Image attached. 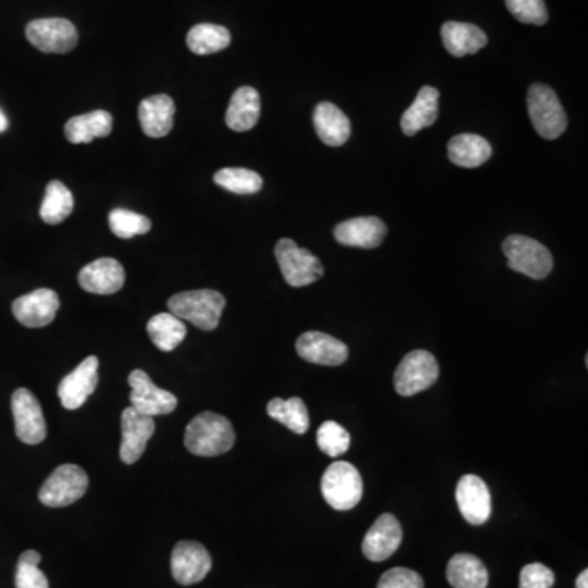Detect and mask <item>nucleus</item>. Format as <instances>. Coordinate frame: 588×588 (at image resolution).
Wrapping results in <instances>:
<instances>
[{
    "label": "nucleus",
    "mask_w": 588,
    "mask_h": 588,
    "mask_svg": "<svg viewBox=\"0 0 588 588\" xmlns=\"http://www.w3.org/2000/svg\"><path fill=\"white\" fill-rule=\"evenodd\" d=\"M446 579L453 588H487L489 572L479 557L456 554L448 562Z\"/></svg>",
    "instance_id": "cd10ccee"
},
{
    "label": "nucleus",
    "mask_w": 588,
    "mask_h": 588,
    "mask_svg": "<svg viewBox=\"0 0 588 588\" xmlns=\"http://www.w3.org/2000/svg\"><path fill=\"white\" fill-rule=\"evenodd\" d=\"M211 566L210 553L196 541H180L170 557L172 575L182 585L198 584L211 571Z\"/></svg>",
    "instance_id": "f8f14e48"
},
{
    "label": "nucleus",
    "mask_w": 588,
    "mask_h": 588,
    "mask_svg": "<svg viewBox=\"0 0 588 588\" xmlns=\"http://www.w3.org/2000/svg\"><path fill=\"white\" fill-rule=\"evenodd\" d=\"M82 290L94 294H113L125 285V268L115 259H98L85 265L79 273Z\"/></svg>",
    "instance_id": "aec40b11"
},
{
    "label": "nucleus",
    "mask_w": 588,
    "mask_h": 588,
    "mask_svg": "<svg viewBox=\"0 0 588 588\" xmlns=\"http://www.w3.org/2000/svg\"><path fill=\"white\" fill-rule=\"evenodd\" d=\"M9 128V120H7V116L5 113L0 110V133H4Z\"/></svg>",
    "instance_id": "79ce46f5"
},
{
    "label": "nucleus",
    "mask_w": 588,
    "mask_h": 588,
    "mask_svg": "<svg viewBox=\"0 0 588 588\" xmlns=\"http://www.w3.org/2000/svg\"><path fill=\"white\" fill-rule=\"evenodd\" d=\"M187 45L190 51L198 56L219 53L231 45V33L228 28L221 25L200 23L188 32Z\"/></svg>",
    "instance_id": "7c9ffc66"
},
{
    "label": "nucleus",
    "mask_w": 588,
    "mask_h": 588,
    "mask_svg": "<svg viewBox=\"0 0 588 588\" xmlns=\"http://www.w3.org/2000/svg\"><path fill=\"white\" fill-rule=\"evenodd\" d=\"M508 267L533 280H543L553 270V255L541 242L526 236H510L502 244Z\"/></svg>",
    "instance_id": "39448f33"
},
{
    "label": "nucleus",
    "mask_w": 588,
    "mask_h": 588,
    "mask_svg": "<svg viewBox=\"0 0 588 588\" xmlns=\"http://www.w3.org/2000/svg\"><path fill=\"white\" fill-rule=\"evenodd\" d=\"M376 588H424V579L415 571L396 567L381 575Z\"/></svg>",
    "instance_id": "e433bc0d"
},
{
    "label": "nucleus",
    "mask_w": 588,
    "mask_h": 588,
    "mask_svg": "<svg viewBox=\"0 0 588 588\" xmlns=\"http://www.w3.org/2000/svg\"><path fill=\"white\" fill-rule=\"evenodd\" d=\"M556 582L554 572L543 564H528L520 574V588H551Z\"/></svg>",
    "instance_id": "4c0bfd02"
},
{
    "label": "nucleus",
    "mask_w": 588,
    "mask_h": 588,
    "mask_svg": "<svg viewBox=\"0 0 588 588\" xmlns=\"http://www.w3.org/2000/svg\"><path fill=\"white\" fill-rule=\"evenodd\" d=\"M89 489V476L76 464H64L54 469L53 474L41 486L40 502L46 507L59 508L74 504L84 497Z\"/></svg>",
    "instance_id": "6e6552de"
},
{
    "label": "nucleus",
    "mask_w": 588,
    "mask_h": 588,
    "mask_svg": "<svg viewBox=\"0 0 588 588\" xmlns=\"http://www.w3.org/2000/svg\"><path fill=\"white\" fill-rule=\"evenodd\" d=\"M314 128L322 143L332 147L343 146L352 134L348 116L330 102L317 105L314 110Z\"/></svg>",
    "instance_id": "4be33fe9"
},
{
    "label": "nucleus",
    "mask_w": 588,
    "mask_h": 588,
    "mask_svg": "<svg viewBox=\"0 0 588 588\" xmlns=\"http://www.w3.org/2000/svg\"><path fill=\"white\" fill-rule=\"evenodd\" d=\"M441 40L446 51L455 58L476 54L487 45L486 33L471 23L446 22L441 27Z\"/></svg>",
    "instance_id": "5701e85b"
},
{
    "label": "nucleus",
    "mask_w": 588,
    "mask_h": 588,
    "mask_svg": "<svg viewBox=\"0 0 588 588\" xmlns=\"http://www.w3.org/2000/svg\"><path fill=\"white\" fill-rule=\"evenodd\" d=\"M15 587L17 588H49L46 575L38 569V566L18 561L17 574H15Z\"/></svg>",
    "instance_id": "58836bf2"
},
{
    "label": "nucleus",
    "mask_w": 588,
    "mask_h": 588,
    "mask_svg": "<svg viewBox=\"0 0 588 588\" xmlns=\"http://www.w3.org/2000/svg\"><path fill=\"white\" fill-rule=\"evenodd\" d=\"M108 224L113 234L120 239H131L151 231V219L125 208H116L108 214Z\"/></svg>",
    "instance_id": "72a5a7b5"
},
{
    "label": "nucleus",
    "mask_w": 588,
    "mask_h": 588,
    "mask_svg": "<svg viewBox=\"0 0 588 588\" xmlns=\"http://www.w3.org/2000/svg\"><path fill=\"white\" fill-rule=\"evenodd\" d=\"M167 306L169 311L182 321L210 332L219 326L226 308V298L214 290L185 291L172 296Z\"/></svg>",
    "instance_id": "f03ea898"
},
{
    "label": "nucleus",
    "mask_w": 588,
    "mask_h": 588,
    "mask_svg": "<svg viewBox=\"0 0 588 588\" xmlns=\"http://www.w3.org/2000/svg\"><path fill=\"white\" fill-rule=\"evenodd\" d=\"M440 376L437 358L427 350H414L402 358L394 373V388L399 396L410 397L432 388Z\"/></svg>",
    "instance_id": "0eeeda50"
},
{
    "label": "nucleus",
    "mask_w": 588,
    "mask_h": 588,
    "mask_svg": "<svg viewBox=\"0 0 588 588\" xmlns=\"http://www.w3.org/2000/svg\"><path fill=\"white\" fill-rule=\"evenodd\" d=\"M317 446L330 458H339L350 448V433L334 420H327L317 430Z\"/></svg>",
    "instance_id": "f704fd0d"
},
{
    "label": "nucleus",
    "mask_w": 588,
    "mask_h": 588,
    "mask_svg": "<svg viewBox=\"0 0 588 588\" xmlns=\"http://www.w3.org/2000/svg\"><path fill=\"white\" fill-rule=\"evenodd\" d=\"M492 156V147L479 134H458L448 143V157L453 164L464 169H476Z\"/></svg>",
    "instance_id": "bb28decb"
},
{
    "label": "nucleus",
    "mask_w": 588,
    "mask_h": 588,
    "mask_svg": "<svg viewBox=\"0 0 588 588\" xmlns=\"http://www.w3.org/2000/svg\"><path fill=\"white\" fill-rule=\"evenodd\" d=\"M321 490L327 504L339 512L357 507L363 497V479L347 461H335L322 476Z\"/></svg>",
    "instance_id": "7ed1b4c3"
},
{
    "label": "nucleus",
    "mask_w": 588,
    "mask_h": 588,
    "mask_svg": "<svg viewBox=\"0 0 588 588\" xmlns=\"http://www.w3.org/2000/svg\"><path fill=\"white\" fill-rule=\"evenodd\" d=\"M128 383L131 386V407L139 414L156 417L172 414L177 409V397L172 392L157 388L143 370L131 371Z\"/></svg>",
    "instance_id": "9b49d317"
},
{
    "label": "nucleus",
    "mask_w": 588,
    "mask_h": 588,
    "mask_svg": "<svg viewBox=\"0 0 588 588\" xmlns=\"http://www.w3.org/2000/svg\"><path fill=\"white\" fill-rule=\"evenodd\" d=\"M214 183L236 195H254L263 187V180L257 172L241 167H226L214 174Z\"/></svg>",
    "instance_id": "473e14b6"
},
{
    "label": "nucleus",
    "mask_w": 588,
    "mask_h": 588,
    "mask_svg": "<svg viewBox=\"0 0 588 588\" xmlns=\"http://www.w3.org/2000/svg\"><path fill=\"white\" fill-rule=\"evenodd\" d=\"M456 504L464 520L471 525H484L492 515L489 487L476 474H466L459 479Z\"/></svg>",
    "instance_id": "ddd939ff"
},
{
    "label": "nucleus",
    "mask_w": 588,
    "mask_h": 588,
    "mask_svg": "<svg viewBox=\"0 0 588 588\" xmlns=\"http://www.w3.org/2000/svg\"><path fill=\"white\" fill-rule=\"evenodd\" d=\"M275 257L280 265L281 275L293 288L312 285L324 277V267L316 255L308 249H301L291 239H281L275 245Z\"/></svg>",
    "instance_id": "423d86ee"
},
{
    "label": "nucleus",
    "mask_w": 588,
    "mask_h": 588,
    "mask_svg": "<svg viewBox=\"0 0 588 588\" xmlns=\"http://www.w3.org/2000/svg\"><path fill=\"white\" fill-rule=\"evenodd\" d=\"M175 103L169 95H152L139 105V123L149 138H164L174 128Z\"/></svg>",
    "instance_id": "412c9836"
},
{
    "label": "nucleus",
    "mask_w": 588,
    "mask_h": 588,
    "mask_svg": "<svg viewBox=\"0 0 588 588\" xmlns=\"http://www.w3.org/2000/svg\"><path fill=\"white\" fill-rule=\"evenodd\" d=\"M156 432L154 419L149 415L139 414L133 407L123 410L121 414L120 458L125 464L138 463L146 450L147 441Z\"/></svg>",
    "instance_id": "4468645a"
},
{
    "label": "nucleus",
    "mask_w": 588,
    "mask_h": 588,
    "mask_svg": "<svg viewBox=\"0 0 588 588\" xmlns=\"http://www.w3.org/2000/svg\"><path fill=\"white\" fill-rule=\"evenodd\" d=\"M526 103L531 123L541 138L557 139L566 131V112L551 87L544 84L531 85Z\"/></svg>",
    "instance_id": "20e7f679"
},
{
    "label": "nucleus",
    "mask_w": 588,
    "mask_h": 588,
    "mask_svg": "<svg viewBox=\"0 0 588 588\" xmlns=\"http://www.w3.org/2000/svg\"><path fill=\"white\" fill-rule=\"evenodd\" d=\"M402 543L401 523L391 513H384L373 523L365 539L363 554L373 562H383L396 553Z\"/></svg>",
    "instance_id": "f3484780"
},
{
    "label": "nucleus",
    "mask_w": 588,
    "mask_h": 588,
    "mask_svg": "<svg viewBox=\"0 0 588 588\" xmlns=\"http://www.w3.org/2000/svg\"><path fill=\"white\" fill-rule=\"evenodd\" d=\"M236 443L234 427L223 415L203 412L185 430V446L192 455L213 458L232 450Z\"/></svg>",
    "instance_id": "f257e3e1"
},
{
    "label": "nucleus",
    "mask_w": 588,
    "mask_h": 588,
    "mask_svg": "<svg viewBox=\"0 0 588 588\" xmlns=\"http://www.w3.org/2000/svg\"><path fill=\"white\" fill-rule=\"evenodd\" d=\"M18 561L27 562V564H33V566H38L41 561V556L40 553H36V551H33V549H28V551H25V553L20 556Z\"/></svg>",
    "instance_id": "ea45409f"
},
{
    "label": "nucleus",
    "mask_w": 588,
    "mask_h": 588,
    "mask_svg": "<svg viewBox=\"0 0 588 588\" xmlns=\"http://www.w3.org/2000/svg\"><path fill=\"white\" fill-rule=\"evenodd\" d=\"M267 414L298 435H304L308 432L309 425H311L308 406L299 397H291L288 401L280 399V397L272 399L268 402Z\"/></svg>",
    "instance_id": "2f4dec72"
},
{
    "label": "nucleus",
    "mask_w": 588,
    "mask_h": 588,
    "mask_svg": "<svg viewBox=\"0 0 588 588\" xmlns=\"http://www.w3.org/2000/svg\"><path fill=\"white\" fill-rule=\"evenodd\" d=\"M98 384V358L87 357L61 381L58 396L64 409L76 410L84 406Z\"/></svg>",
    "instance_id": "dca6fc26"
},
{
    "label": "nucleus",
    "mask_w": 588,
    "mask_h": 588,
    "mask_svg": "<svg viewBox=\"0 0 588 588\" xmlns=\"http://www.w3.org/2000/svg\"><path fill=\"white\" fill-rule=\"evenodd\" d=\"M575 587L577 588H588V571L582 572V574L577 577V582H575Z\"/></svg>",
    "instance_id": "a19ab883"
},
{
    "label": "nucleus",
    "mask_w": 588,
    "mask_h": 588,
    "mask_svg": "<svg viewBox=\"0 0 588 588\" xmlns=\"http://www.w3.org/2000/svg\"><path fill=\"white\" fill-rule=\"evenodd\" d=\"M113 118L105 110L74 116L64 126L67 141L72 144H89L95 138H107L112 133Z\"/></svg>",
    "instance_id": "a878e982"
},
{
    "label": "nucleus",
    "mask_w": 588,
    "mask_h": 588,
    "mask_svg": "<svg viewBox=\"0 0 588 588\" xmlns=\"http://www.w3.org/2000/svg\"><path fill=\"white\" fill-rule=\"evenodd\" d=\"M27 40L41 53L67 54L79 43L74 23L64 18H40L28 23Z\"/></svg>",
    "instance_id": "1a4fd4ad"
},
{
    "label": "nucleus",
    "mask_w": 588,
    "mask_h": 588,
    "mask_svg": "<svg viewBox=\"0 0 588 588\" xmlns=\"http://www.w3.org/2000/svg\"><path fill=\"white\" fill-rule=\"evenodd\" d=\"M59 296L56 291L40 288L33 293L15 299L12 312L22 326L30 329L46 327L54 321L58 314Z\"/></svg>",
    "instance_id": "2eb2a0df"
},
{
    "label": "nucleus",
    "mask_w": 588,
    "mask_h": 588,
    "mask_svg": "<svg viewBox=\"0 0 588 588\" xmlns=\"http://www.w3.org/2000/svg\"><path fill=\"white\" fill-rule=\"evenodd\" d=\"M296 352L303 360L322 366H340L348 358L345 343L324 332H306L296 342Z\"/></svg>",
    "instance_id": "a211bd4d"
},
{
    "label": "nucleus",
    "mask_w": 588,
    "mask_h": 588,
    "mask_svg": "<svg viewBox=\"0 0 588 588\" xmlns=\"http://www.w3.org/2000/svg\"><path fill=\"white\" fill-rule=\"evenodd\" d=\"M12 412H14L15 433L18 440L23 441L25 445H38L45 440V415L32 391L20 388L14 392Z\"/></svg>",
    "instance_id": "9d476101"
},
{
    "label": "nucleus",
    "mask_w": 588,
    "mask_h": 588,
    "mask_svg": "<svg viewBox=\"0 0 588 588\" xmlns=\"http://www.w3.org/2000/svg\"><path fill=\"white\" fill-rule=\"evenodd\" d=\"M147 334L161 352H172L187 337V326L172 312H161L147 322Z\"/></svg>",
    "instance_id": "c85d7f7f"
},
{
    "label": "nucleus",
    "mask_w": 588,
    "mask_h": 588,
    "mask_svg": "<svg viewBox=\"0 0 588 588\" xmlns=\"http://www.w3.org/2000/svg\"><path fill=\"white\" fill-rule=\"evenodd\" d=\"M386 234H388L386 224L375 216L347 219L334 231L335 241L339 244L360 247V249H376L383 244Z\"/></svg>",
    "instance_id": "6ab92c4d"
},
{
    "label": "nucleus",
    "mask_w": 588,
    "mask_h": 588,
    "mask_svg": "<svg viewBox=\"0 0 588 588\" xmlns=\"http://www.w3.org/2000/svg\"><path fill=\"white\" fill-rule=\"evenodd\" d=\"M440 92L435 87L425 85L419 90L414 103L407 108L401 118V128L406 136H415L419 131L432 126L438 118Z\"/></svg>",
    "instance_id": "b1692460"
},
{
    "label": "nucleus",
    "mask_w": 588,
    "mask_h": 588,
    "mask_svg": "<svg viewBox=\"0 0 588 588\" xmlns=\"http://www.w3.org/2000/svg\"><path fill=\"white\" fill-rule=\"evenodd\" d=\"M507 9L518 22L528 25H544L548 22V9L544 0H505Z\"/></svg>",
    "instance_id": "c9c22d12"
},
{
    "label": "nucleus",
    "mask_w": 588,
    "mask_h": 588,
    "mask_svg": "<svg viewBox=\"0 0 588 588\" xmlns=\"http://www.w3.org/2000/svg\"><path fill=\"white\" fill-rule=\"evenodd\" d=\"M260 95L254 87H241L232 95L226 112V125L229 130L244 133L254 128L260 118Z\"/></svg>",
    "instance_id": "393cba45"
},
{
    "label": "nucleus",
    "mask_w": 588,
    "mask_h": 588,
    "mask_svg": "<svg viewBox=\"0 0 588 588\" xmlns=\"http://www.w3.org/2000/svg\"><path fill=\"white\" fill-rule=\"evenodd\" d=\"M74 210L71 190L59 180H51L46 187L45 200L41 203L40 216L46 224L56 226L66 221Z\"/></svg>",
    "instance_id": "c756f323"
}]
</instances>
